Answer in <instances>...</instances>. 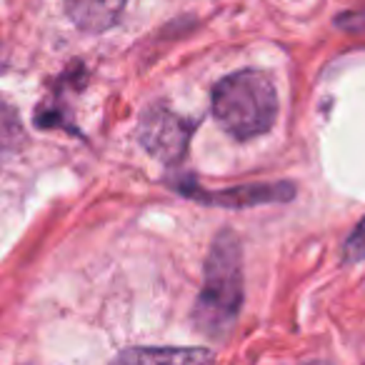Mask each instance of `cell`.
Masks as SVG:
<instances>
[{
  "mask_svg": "<svg viewBox=\"0 0 365 365\" xmlns=\"http://www.w3.org/2000/svg\"><path fill=\"white\" fill-rule=\"evenodd\" d=\"M243 248L233 230L215 235L205 258L203 288L195 300L193 323L205 338L220 340L230 333L243 305Z\"/></svg>",
  "mask_w": 365,
  "mask_h": 365,
  "instance_id": "cell-1",
  "label": "cell"
},
{
  "mask_svg": "<svg viewBox=\"0 0 365 365\" xmlns=\"http://www.w3.org/2000/svg\"><path fill=\"white\" fill-rule=\"evenodd\" d=\"M213 118L235 140H250L273 128L278 93L263 71H238L213 88Z\"/></svg>",
  "mask_w": 365,
  "mask_h": 365,
  "instance_id": "cell-2",
  "label": "cell"
},
{
  "mask_svg": "<svg viewBox=\"0 0 365 365\" xmlns=\"http://www.w3.org/2000/svg\"><path fill=\"white\" fill-rule=\"evenodd\" d=\"M195 123L178 115L165 106H150L138 120L140 145L165 165H178L188 155Z\"/></svg>",
  "mask_w": 365,
  "mask_h": 365,
  "instance_id": "cell-3",
  "label": "cell"
},
{
  "mask_svg": "<svg viewBox=\"0 0 365 365\" xmlns=\"http://www.w3.org/2000/svg\"><path fill=\"white\" fill-rule=\"evenodd\" d=\"M168 185L185 198L213 205V208H255L268 203H288L295 195L290 182H250V185H235L223 190H200L193 178L180 175L168 180Z\"/></svg>",
  "mask_w": 365,
  "mask_h": 365,
  "instance_id": "cell-4",
  "label": "cell"
},
{
  "mask_svg": "<svg viewBox=\"0 0 365 365\" xmlns=\"http://www.w3.org/2000/svg\"><path fill=\"white\" fill-rule=\"evenodd\" d=\"M66 13L81 31L103 33L120 21L128 0H63Z\"/></svg>",
  "mask_w": 365,
  "mask_h": 365,
  "instance_id": "cell-5",
  "label": "cell"
},
{
  "mask_svg": "<svg viewBox=\"0 0 365 365\" xmlns=\"http://www.w3.org/2000/svg\"><path fill=\"white\" fill-rule=\"evenodd\" d=\"M120 360L128 363H203V360H213V353L208 348H138V350H125L120 353Z\"/></svg>",
  "mask_w": 365,
  "mask_h": 365,
  "instance_id": "cell-6",
  "label": "cell"
},
{
  "mask_svg": "<svg viewBox=\"0 0 365 365\" xmlns=\"http://www.w3.org/2000/svg\"><path fill=\"white\" fill-rule=\"evenodd\" d=\"M23 140H26V133H23L18 113L8 103L0 101V158L18 150Z\"/></svg>",
  "mask_w": 365,
  "mask_h": 365,
  "instance_id": "cell-7",
  "label": "cell"
},
{
  "mask_svg": "<svg viewBox=\"0 0 365 365\" xmlns=\"http://www.w3.org/2000/svg\"><path fill=\"white\" fill-rule=\"evenodd\" d=\"M343 258L348 263H358V260H365V218L355 225V230L348 235L343 245Z\"/></svg>",
  "mask_w": 365,
  "mask_h": 365,
  "instance_id": "cell-8",
  "label": "cell"
},
{
  "mask_svg": "<svg viewBox=\"0 0 365 365\" xmlns=\"http://www.w3.org/2000/svg\"><path fill=\"white\" fill-rule=\"evenodd\" d=\"M335 23L350 33H365V6L358 8V11L345 13V16H338V21Z\"/></svg>",
  "mask_w": 365,
  "mask_h": 365,
  "instance_id": "cell-9",
  "label": "cell"
}]
</instances>
